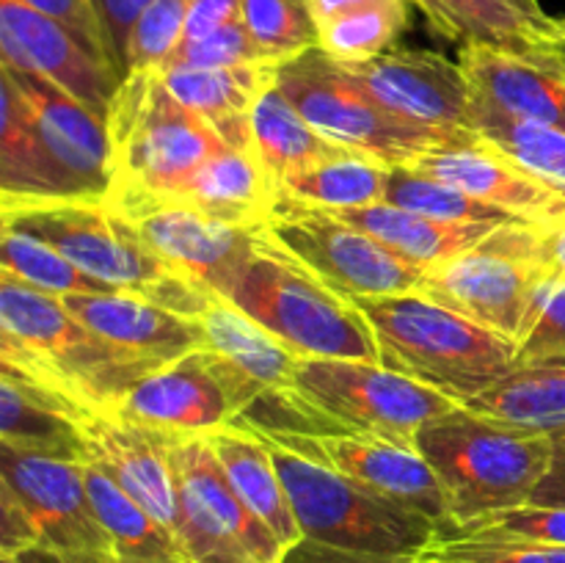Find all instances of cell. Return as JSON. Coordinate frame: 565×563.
I'll list each match as a JSON object with an SVG mask.
<instances>
[{"instance_id":"obj_1","label":"cell","mask_w":565,"mask_h":563,"mask_svg":"<svg viewBox=\"0 0 565 563\" xmlns=\"http://www.w3.org/2000/svg\"><path fill=\"white\" fill-rule=\"evenodd\" d=\"M0 368L50 386L83 408L116 412L158 364L94 334L58 296L0 274Z\"/></svg>"},{"instance_id":"obj_2","label":"cell","mask_w":565,"mask_h":563,"mask_svg":"<svg viewBox=\"0 0 565 563\" xmlns=\"http://www.w3.org/2000/svg\"><path fill=\"white\" fill-rule=\"evenodd\" d=\"M379 346V362L456 403L500 384L519 364L516 342L423 293L356 298Z\"/></svg>"},{"instance_id":"obj_3","label":"cell","mask_w":565,"mask_h":563,"mask_svg":"<svg viewBox=\"0 0 565 563\" xmlns=\"http://www.w3.org/2000/svg\"><path fill=\"white\" fill-rule=\"evenodd\" d=\"M3 226L31 232L110 290L136 293L182 318L199 320L215 293L166 263L105 199L28 202L3 208Z\"/></svg>"},{"instance_id":"obj_4","label":"cell","mask_w":565,"mask_h":563,"mask_svg":"<svg viewBox=\"0 0 565 563\" xmlns=\"http://www.w3.org/2000/svg\"><path fill=\"white\" fill-rule=\"evenodd\" d=\"M417 453L445 486V528H461L486 513L527 506L550 469L555 442L458 406L419 428Z\"/></svg>"},{"instance_id":"obj_5","label":"cell","mask_w":565,"mask_h":563,"mask_svg":"<svg viewBox=\"0 0 565 563\" xmlns=\"http://www.w3.org/2000/svg\"><path fill=\"white\" fill-rule=\"evenodd\" d=\"M265 445L309 544L373 563H417L439 535V524L425 513L276 442Z\"/></svg>"},{"instance_id":"obj_6","label":"cell","mask_w":565,"mask_h":563,"mask_svg":"<svg viewBox=\"0 0 565 563\" xmlns=\"http://www.w3.org/2000/svg\"><path fill=\"white\" fill-rule=\"evenodd\" d=\"M110 191L169 199L230 144L166 88L160 72H130L108 114Z\"/></svg>"},{"instance_id":"obj_7","label":"cell","mask_w":565,"mask_h":563,"mask_svg":"<svg viewBox=\"0 0 565 563\" xmlns=\"http://www.w3.org/2000/svg\"><path fill=\"white\" fill-rule=\"evenodd\" d=\"M274 83L320 136L386 166H406L434 149L483 144L472 130H439L390 114L359 86L345 64L331 59L323 47L281 61Z\"/></svg>"},{"instance_id":"obj_8","label":"cell","mask_w":565,"mask_h":563,"mask_svg":"<svg viewBox=\"0 0 565 563\" xmlns=\"http://www.w3.org/2000/svg\"><path fill=\"white\" fill-rule=\"evenodd\" d=\"M226 301L301 359L379 362V346L364 315L276 248L265 226L257 257L243 270Z\"/></svg>"},{"instance_id":"obj_9","label":"cell","mask_w":565,"mask_h":563,"mask_svg":"<svg viewBox=\"0 0 565 563\" xmlns=\"http://www.w3.org/2000/svg\"><path fill=\"white\" fill-rule=\"evenodd\" d=\"M552 268L541 226L502 224L475 248L430 268L419 293L519 342L535 287Z\"/></svg>"},{"instance_id":"obj_10","label":"cell","mask_w":565,"mask_h":563,"mask_svg":"<svg viewBox=\"0 0 565 563\" xmlns=\"http://www.w3.org/2000/svg\"><path fill=\"white\" fill-rule=\"evenodd\" d=\"M292 390L348 434L392 442L406 450H417V434L425 423L461 406L364 359H298Z\"/></svg>"},{"instance_id":"obj_11","label":"cell","mask_w":565,"mask_h":563,"mask_svg":"<svg viewBox=\"0 0 565 563\" xmlns=\"http://www.w3.org/2000/svg\"><path fill=\"white\" fill-rule=\"evenodd\" d=\"M265 235L345 301L419 293L428 270L397 257L331 210L276 199Z\"/></svg>"},{"instance_id":"obj_12","label":"cell","mask_w":565,"mask_h":563,"mask_svg":"<svg viewBox=\"0 0 565 563\" xmlns=\"http://www.w3.org/2000/svg\"><path fill=\"white\" fill-rule=\"evenodd\" d=\"M174 535L193 563H285L287 546L237 497L204 436L174 447Z\"/></svg>"},{"instance_id":"obj_13","label":"cell","mask_w":565,"mask_h":563,"mask_svg":"<svg viewBox=\"0 0 565 563\" xmlns=\"http://www.w3.org/2000/svg\"><path fill=\"white\" fill-rule=\"evenodd\" d=\"M265 392L230 357L202 346L143 375L114 414L180 436H207L235 423Z\"/></svg>"},{"instance_id":"obj_14","label":"cell","mask_w":565,"mask_h":563,"mask_svg":"<svg viewBox=\"0 0 565 563\" xmlns=\"http://www.w3.org/2000/svg\"><path fill=\"white\" fill-rule=\"evenodd\" d=\"M105 202L119 210L138 235L188 279L226 298L257 257L263 226H237L199 210L136 191H110Z\"/></svg>"},{"instance_id":"obj_15","label":"cell","mask_w":565,"mask_h":563,"mask_svg":"<svg viewBox=\"0 0 565 563\" xmlns=\"http://www.w3.org/2000/svg\"><path fill=\"white\" fill-rule=\"evenodd\" d=\"M0 491L22 508L39 546L66 555L114 557L86 489V464L58 461L0 442Z\"/></svg>"},{"instance_id":"obj_16","label":"cell","mask_w":565,"mask_h":563,"mask_svg":"<svg viewBox=\"0 0 565 563\" xmlns=\"http://www.w3.org/2000/svg\"><path fill=\"white\" fill-rule=\"evenodd\" d=\"M342 64L390 114L439 130H472V86L461 64H452L445 55L430 50H386L375 59Z\"/></svg>"},{"instance_id":"obj_17","label":"cell","mask_w":565,"mask_h":563,"mask_svg":"<svg viewBox=\"0 0 565 563\" xmlns=\"http://www.w3.org/2000/svg\"><path fill=\"white\" fill-rule=\"evenodd\" d=\"M0 53L3 64L47 77L108 125L121 81L55 20L22 0H0Z\"/></svg>"},{"instance_id":"obj_18","label":"cell","mask_w":565,"mask_h":563,"mask_svg":"<svg viewBox=\"0 0 565 563\" xmlns=\"http://www.w3.org/2000/svg\"><path fill=\"white\" fill-rule=\"evenodd\" d=\"M265 439L425 513L439 528L450 524L445 486L417 450L367 439V436H265Z\"/></svg>"},{"instance_id":"obj_19","label":"cell","mask_w":565,"mask_h":563,"mask_svg":"<svg viewBox=\"0 0 565 563\" xmlns=\"http://www.w3.org/2000/svg\"><path fill=\"white\" fill-rule=\"evenodd\" d=\"M88 464L114 478L158 522L174 533L177 469L174 447L185 439L154 425L136 423L114 412H88L81 419Z\"/></svg>"},{"instance_id":"obj_20","label":"cell","mask_w":565,"mask_h":563,"mask_svg":"<svg viewBox=\"0 0 565 563\" xmlns=\"http://www.w3.org/2000/svg\"><path fill=\"white\" fill-rule=\"evenodd\" d=\"M406 166L419 174L461 188L463 193H472L475 199L505 210L524 224L541 230L565 226V185L513 163L486 141L480 147L434 149Z\"/></svg>"},{"instance_id":"obj_21","label":"cell","mask_w":565,"mask_h":563,"mask_svg":"<svg viewBox=\"0 0 565 563\" xmlns=\"http://www.w3.org/2000/svg\"><path fill=\"white\" fill-rule=\"evenodd\" d=\"M0 72L14 83L17 94L31 110L33 125L55 163L94 199L108 196L110 188V138L108 125L83 103L36 72L17 70L0 61Z\"/></svg>"},{"instance_id":"obj_22","label":"cell","mask_w":565,"mask_h":563,"mask_svg":"<svg viewBox=\"0 0 565 563\" xmlns=\"http://www.w3.org/2000/svg\"><path fill=\"white\" fill-rule=\"evenodd\" d=\"M61 301L94 334L158 368L204 346L199 320L182 318L136 293H72L61 296Z\"/></svg>"},{"instance_id":"obj_23","label":"cell","mask_w":565,"mask_h":563,"mask_svg":"<svg viewBox=\"0 0 565 563\" xmlns=\"http://www.w3.org/2000/svg\"><path fill=\"white\" fill-rule=\"evenodd\" d=\"M458 64L472 92L489 105L565 130V75L541 50L522 55L489 44H463Z\"/></svg>"},{"instance_id":"obj_24","label":"cell","mask_w":565,"mask_h":563,"mask_svg":"<svg viewBox=\"0 0 565 563\" xmlns=\"http://www.w3.org/2000/svg\"><path fill=\"white\" fill-rule=\"evenodd\" d=\"M83 408L72 397L0 368V442L58 461L88 464Z\"/></svg>"},{"instance_id":"obj_25","label":"cell","mask_w":565,"mask_h":563,"mask_svg":"<svg viewBox=\"0 0 565 563\" xmlns=\"http://www.w3.org/2000/svg\"><path fill=\"white\" fill-rule=\"evenodd\" d=\"M430 25L461 44H489L511 53H539L565 36V20L539 0H412Z\"/></svg>"},{"instance_id":"obj_26","label":"cell","mask_w":565,"mask_h":563,"mask_svg":"<svg viewBox=\"0 0 565 563\" xmlns=\"http://www.w3.org/2000/svg\"><path fill=\"white\" fill-rule=\"evenodd\" d=\"M0 199L3 208L28 202L94 199L72 180L44 147L31 110L14 83L0 72Z\"/></svg>"},{"instance_id":"obj_27","label":"cell","mask_w":565,"mask_h":563,"mask_svg":"<svg viewBox=\"0 0 565 563\" xmlns=\"http://www.w3.org/2000/svg\"><path fill=\"white\" fill-rule=\"evenodd\" d=\"M276 66L279 64L274 61L224 66V70L171 66L160 75H163L166 88L182 105L196 110L232 149L252 155V108L259 94L274 86Z\"/></svg>"},{"instance_id":"obj_28","label":"cell","mask_w":565,"mask_h":563,"mask_svg":"<svg viewBox=\"0 0 565 563\" xmlns=\"http://www.w3.org/2000/svg\"><path fill=\"white\" fill-rule=\"evenodd\" d=\"M337 219L348 221L356 230L367 232L375 241L419 268L430 270L458 254L483 243L497 226L489 221H441L430 215L412 213L390 202L364 204V208L331 210Z\"/></svg>"},{"instance_id":"obj_29","label":"cell","mask_w":565,"mask_h":563,"mask_svg":"<svg viewBox=\"0 0 565 563\" xmlns=\"http://www.w3.org/2000/svg\"><path fill=\"white\" fill-rule=\"evenodd\" d=\"M204 439L213 447L215 458L224 467L232 489L252 508V513H257L268 524L270 533L287 550L301 544L303 533L298 528L290 497H287L285 484L279 478V469H276L270 447L265 445L263 436H257L254 431L237 428V425H226V428L207 434Z\"/></svg>"},{"instance_id":"obj_30","label":"cell","mask_w":565,"mask_h":563,"mask_svg":"<svg viewBox=\"0 0 565 563\" xmlns=\"http://www.w3.org/2000/svg\"><path fill=\"white\" fill-rule=\"evenodd\" d=\"M160 199V196H158ZM169 202L237 226H265L276 208V188L252 155L221 149Z\"/></svg>"},{"instance_id":"obj_31","label":"cell","mask_w":565,"mask_h":563,"mask_svg":"<svg viewBox=\"0 0 565 563\" xmlns=\"http://www.w3.org/2000/svg\"><path fill=\"white\" fill-rule=\"evenodd\" d=\"M463 406L565 445V353L516 364L500 384Z\"/></svg>"},{"instance_id":"obj_32","label":"cell","mask_w":565,"mask_h":563,"mask_svg":"<svg viewBox=\"0 0 565 563\" xmlns=\"http://www.w3.org/2000/svg\"><path fill=\"white\" fill-rule=\"evenodd\" d=\"M252 155L270 180V185L279 191L281 182L290 177L303 174L315 169L323 160L345 152V147H337L329 138L320 136L296 105L276 88H265L252 108Z\"/></svg>"},{"instance_id":"obj_33","label":"cell","mask_w":565,"mask_h":563,"mask_svg":"<svg viewBox=\"0 0 565 563\" xmlns=\"http://www.w3.org/2000/svg\"><path fill=\"white\" fill-rule=\"evenodd\" d=\"M86 489L105 533L110 535L116 561L193 563L177 535L94 464H86Z\"/></svg>"},{"instance_id":"obj_34","label":"cell","mask_w":565,"mask_h":563,"mask_svg":"<svg viewBox=\"0 0 565 563\" xmlns=\"http://www.w3.org/2000/svg\"><path fill=\"white\" fill-rule=\"evenodd\" d=\"M199 326L204 331V346L230 357L265 390L292 384L301 357H296L285 342L276 340L270 331H265L257 320L241 312L232 301L215 296L199 318Z\"/></svg>"},{"instance_id":"obj_35","label":"cell","mask_w":565,"mask_h":563,"mask_svg":"<svg viewBox=\"0 0 565 563\" xmlns=\"http://www.w3.org/2000/svg\"><path fill=\"white\" fill-rule=\"evenodd\" d=\"M390 169L392 166L381 163V160L370 158V155L345 149V152L334 155L331 160L318 163L315 169L281 182L276 199L312 204V208L323 210L379 204L386 199Z\"/></svg>"},{"instance_id":"obj_36","label":"cell","mask_w":565,"mask_h":563,"mask_svg":"<svg viewBox=\"0 0 565 563\" xmlns=\"http://www.w3.org/2000/svg\"><path fill=\"white\" fill-rule=\"evenodd\" d=\"M472 130L513 163L565 185V130L561 127L519 119L475 94Z\"/></svg>"},{"instance_id":"obj_37","label":"cell","mask_w":565,"mask_h":563,"mask_svg":"<svg viewBox=\"0 0 565 563\" xmlns=\"http://www.w3.org/2000/svg\"><path fill=\"white\" fill-rule=\"evenodd\" d=\"M0 274L58 298L72 293H110V287L77 268L58 248L14 226H3L0 235Z\"/></svg>"},{"instance_id":"obj_38","label":"cell","mask_w":565,"mask_h":563,"mask_svg":"<svg viewBox=\"0 0 565 563\" xmlns=\"http://www.w3.org/2000/svg\"><path fill=\"white\" fill-rule=\"evenodd\" d=\"M384 202L441 221L524 224V221L513 219L505 210L494 208V204L483 202V199H475L472 193H463L461 188H452L447 182L434 180V177L419 174V171L408 169V166H392Z\"/></svg>"},{"instance_id":"obj_39","label":"cell","mask_w":565,"mask_h":563,"mask_svg":"<svg viewBox=\"0 0 565 563\" xmlns=\"http://www.w3.org/2000/svg\"><path fill=\"white\" fill-rule=\"evenodd\" d=\"M408 3L412 0H379V3L334 17V20L318 25L320 47L331 59L348 61V64L375 59V55L386 53L397 33L403 31Z\"/></svg>"},{"instance_id":"obj_40","label":"cell","mask_w":565,"mask_h":563,"mask_svg":"<svg viewBox=\"0 0 565 563\" xmlns=\"http://www.w3.org/2000/svg\"><path fill=\"white\" fill-rule=\"evenodd\" d=\"M241 17L259 53L274 64L320 47L309 0H243Z\"/></svg>"},{"instance_id":"obj_41","label":"cell","mask_w":565,"mask_h":563,"mask_svg":"<svg viewBox=\"0 0 565 563\" xmlns=\"http://www.w3.org/2000/svg\"><path fill=\"white\" fill-rule=\"evenodd\" d=\"M193 0H152L130 33L127 75L130 72H163L171 55L185 39L188 11Z\"/></svg>"},{"instance_id":"obj_42","label":"cell","mask_w":565,"mask_h":563,"mask_svg":"<svg viewBox=\"0 0 565 563\" xmlns=\"http://www.w3.org/2000/svg\"><path fill=\"white\" fill-rule=\"evenodd\" d=\"M419 563H565V546L524 539H436Z\"/></svg>"},{"instance_id":"obj_43","label":"cell","mask_w":565,"mask_h":563,"mask_svg":"<svg viewBox=\"0 0 565 563\" xmlns=\"http://www.w3.org/2000/svg\"><path fill=\"white\" fill-rule=\"evenodd\" d=\"M456 535H472V539H524L565 546V508L527 502V506L508 508V511L486 513V517L461 524V528H445L439 530L436 539H456Z\"/></svg>"},{"instance_id":"obj_44","label":"cell","mask_w":565,"mask_h":563,"mask_svg":"<svg viewBox=\"0 0 565 563\" xmlns=\"http://www.w3.org/2000/svg\"><path fill=\"white\" fill-rule=\"evenodd\" d=\"M565 353V274L552 268L535 287L524 331L516 342L519 364Z\"/></svg>"},{"instance_id":"obj_45","label":"cell","mask_w":565,"mask_h":563,"mask_svg":"<svg viewBox=\"0 0 565 563\" xmlns=\"http://www.w3.org/2000/svg\"><path fill=\"white\" fill-rule=\"evenodd\" d=\"M257 61H268L259 53L257 42L248 33L246 22L235 20L224 25L221 31L210 33V36L196 39V42H182L166 70L171 66H193V70H224V66H241V64H257Z\"/></svg>"},{"instance_id":"obj_46","label":"cell","mask_w":565,"mask_h":563,"mask_svg":"<svg viewBox=\"0 0 565 563\" xmlns=\"http://www.w3.org/2000/svg\"><path fill=\"white\" fill-rule=\"evenodd\" d=\"M22 3L36 9L39 14L55 20L61 28H66V31H70L72 36L88 50V53L97 55L103 64H108L110 70H114V64H110L108 42H105L103 22H99L94 0H22Z\"/></svg>"},{"instance_id":"obj_47","label":"cell","mask_w":565,"mask_h":563,"mask_svg":"<svg viewBox=\"0 0 565 563\" xmlns=\"http://www.w3.org/2000/svg\"><path fill=\"white\" fill-rule=\"evenodd\" d=\"M152 0H94L99 22H103L105 42H108L110 64H114L116 77H127V47H130V33L136 28L138 17L147 11Z\"/></svg>"},{"instance_id":"obj_48","label":"cell","mask_w":565,"mask_h":563,"mask_svg":"<svg viewBox=\"0 0 565 563\" xmlns=\"http://www.w3.org/2000/svg\"><path fill=\"white\" fill-rule=\"evenodd\" d=\"M243 0H193L188 11L185 39L182 42H196V39L210 36L221 31L230 22L241 20Z\"/></svg>"},{"instance_id":"obj_49","label":"cell","mask_w":565,"mask_h":563,"mask_svg":"<svg viewBox=\"0 0 565 563\" xmlns=\"http://www.w3.org/2000/svg\"><path fill=\"white\" fill-rule=\"evenodd\" d=\"M530 502H533V506L565 508V445H555L550 469H546L544 480H541L539 489L533 491Z\"/></svg>"},{"instance_id":"obj_50","label":"cell","mask_w":565,"mask_h":563,"mask_svg":"<svg viewBox=\"0 0 565 563\" xmlns=\"http://www.w3.org/2000/svg\"><path fill=\"white\" fill-rule=\"evenodd\" d=\"M3 563H119L116 557H92V555H66V552L50 550V546H25L14 555H3Z\"/></svg>"},{"instance_id":"obj_51","label":"cell","mask_w":565,"mask_h":563,"mask_svg":"<svg viewBox=\"0 0 565 563\" xmlns=\"http://www.w3.org/2000/svg\"><path fill=\"white\" fill-rule=\"evenodd\" d=\"M379 3V0H309V11L315 17V25H323V22L334 20V17L348 14L353 9H362V6Z\"/></svg>"},{"instance_id":"obj_52","label":"cell","mask_w":565,"mask_h":563,"mask_svg":"<svg viewBox=\"0 0 565 563\" xmlns=\"http://www.w3.org/2000/svg\"><path fill=\"white\" fill-rule=\"evenodd\" d=\"M544 243H546V254H550V263L565 274V226L544 230Z\"/></svg>"},{"instance_id":"obj_53","label":"cell","mask_w":565,"mask_h":563,"mask_svg":"<svg viewBox=\"0 0 565 563\" xmlns=\"http://www.w3.org/2000/svg\"><path fill=\"white\" fill-rule=\"evenodd\" d=\"M541 53H544L552 64L561 66V72L565 75V36L561 39V42H555V44H550V47L541 50Z\"/></svg>"},{"instance_id":"obj_54","label":"cell","mask_w":565,"mask_h":563,"mask_svg":"<svg viewBox=\"0 0 565 563\" xmlns=\"http://www.w3.org/2000/svg\"><path fill=\"white\" fill-rule=\"evenodd\" d=\"M417 563H419V561H417Z\"/></svg>"}]
</instances>
